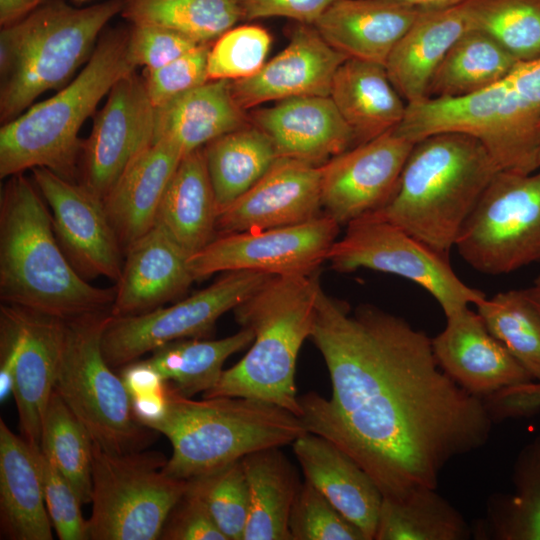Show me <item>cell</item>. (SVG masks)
<instances>
[{"mask_svg":"<svg viewBox=\"0 0 540 540\" xmlns=\"http://www.w3.org/2000/svg\"><path fill=\"white\" fill-rule=\"evenodd\" d=\"M310 338L332 394L299 397L301 419L361 466L383 497L436 489L450 460L488 441L485 400L441 369L431 338L405 319L370 304L351 311L321 287Z\"/></svg>","mask_w":540,"mask_h":540,"instance_id":"cell-1","label":"cell"},{"mask_svg":"<svg viewBox=\"0 0 540 540\" xmlns=\"http://www.w3.org/2000/svg\"><path fill=\"white\" fill-rule=\"evenodd\" d=\"M115 288L91 285L62 250L47 203L23 173L10 177L0 201V298L68 320L111 310Z\"/></svg>","mask_w":540,"mask_h":540,"instance_id":"cell-2","label":"cell"},{"mask_svg":"<svg viewBox=\"0 0 540 540\" xmlns=\"http://www.w3.org/2000/svg\"><path fill=\"white\" fill-rule=\"evenodd\" d=\"M499 170L476 137L454 131L429 135L415 142L394 195L376 213L449 256Z\"/></svg>","mask_w":540,"mask_h":540,"instance_id":"cell-3","label":"cell"},{"mask_svg":"<svg viewBox=\"0 0 540 540\" xmlns=\"http://www.w3.org/2000/svg\"><path fill=\"white\" fill-rule=\"evenodd\" d=\"M321 288L317 272L271 276L233 309L254 338L245 356L224 370L203 398L246 397L278 405L301 418L295 385L299 351L310 338Z\"/></svg>","mask_w":540,"mask_h":540,"instance_id":"cell-4","label":"cell"},{"mask_svg":"<svg viewBox=\"0 0 540 540\" xmlns=\"http://www.w3.org/2000/svg\"><path fill=\"white\" fill-rule=\"evenodd\" d=\"M129 30H113L96 44L82 70L52 97L31 105L0 129V177L46 168L74 181L82 143L78 134L114 84L135 70Z\"/></svg>","mask_w":540,"mask_h":540,"instance_id":"cell-5","label":"cell"},{"mask_svg":"<svg viewBox=\"0 0 540 540\" xmlns=\"http://www.w3.org/2000/svg\"><path fill=\"white\" fill-rule=\"evenodd\" d=\"M152 430L172 446L163 472L184 480L250 453L292 444L308 432L300 417L278 405L246 397L193 400L170 386L165 413Z\"/></svg>","mask_w":540,"mask_h":540,"instance_id":"cell-6","label":"cell"},{"mask_svg":"<svg viewBox=\"0 0 540 540\" xmlns=\"http://www.w3.org/2000/svg\"><path fill=\"white\" fill-rule=\"evenodd\" d=\"M394 131L414 143L440 132L467 133L483 143L501 170H537L540 57L519 61L505 77L472 95L407 104Z\"/></svg>","mask_w":540,"mask_h":540,"instance_id":"cell-7","label":"cell"},{"mask_svg":"<svg viewBox=\"0 0 540 540\" xmlns=\"http://www.w3.org/2000/svg\"><path fill=\"white\" fill-rule=\"evenodd\" d=\"M122 0L76 8L42 5L0 32V119L3 124L29 108L43 92L61 89L86 63Z\"/></svg>","mask_w":540,"mask_h":540,"instance_id":"cell-8","label":"cell"},{"mask_svg":"<svg viewBox=\"0 0 540 540\" xmlns=\"http://www.w3.org/2000/svg\"><path fill=\"white\" fill-rule=\"evenodd\" d=\"M110 318L108 310L65 320L54 390L99 447L139 451L154 431L135 420L126 387L104 357L102 336Z\"/></svg>","mask_w":540,"mask_h":540,"instance_id":"cell-9","label":"cell"},{"mask_svg":"<svg viewBox=\"0 0 540 540\" xmlns=\"http://www.w3.org/2000/svg\"><path fill=\"white\" fill-rule=\"evenodd\" d=\"M87 540H156L188 480L163 472L157 451L109 452L93 442Z\"/></svg>","mask_w":540,"mask_h":540,"instance_id":"cell-10","label":"cell"},{"mask_svg":"<svg viewBox=\"0 0 540 540\" xmlns=\"http://www.w3.org/2000/svg\"><path fill=\"white\" fill-rule=\"evenodd\" d=\"M455 247L476 271L512 273L540 262V168L499 170L463 225Z\"/></svg>","mask_w":540,"mask_h":540,"instance_id":"cell-11","label":"cell"},{"mask_svg":"<svg viewBox=\"0 0 540 540\" xmlns=\"http://www.w3.org/2000/svg\"><path fill=\"white\" fill-rule=\"evenodd\" d=\"M342 238L329 250L332 269L353 272L369 269L416 283L434 297L445 317L486 295L464 283L444 255L401 227L374 212L346 225Z\"/></svg>","mask_w":540,"mask_h":540,"instance_id":"cell-12","label":"cell"},{"mask_svg":"<svg viewBox=\"0 0 540 540\" xmlns=\"http://www.w3.org/2000/svg\"><path fill=\"white\" fill-rule=\"evenodd\" d=\"M271 276L255 271H230L195 294L168 307L111 318L102 336L109 365L123 367L167 343L209 335L217 320L233 310Z\"/></svg>","mask_w":540,"mask_h":540,"instance_id":"cell-13","label":"cell"},{"mask_svg":"<svg viewBox=\"0 0 540 540\" xmlns=\"http://www.w3.org/2000/svg\"><path fill=\"white\" fill-rule=\"evenodd\" d=\"M339 228L335 220L322 214L302 224L217 235L189 257L188 266L195 280L230 271L312 274L327 260Z\"/></svg>","mask_w":540,"mask_h":540,"instance_id":"cell-14","label":"cell"},{"mask_svg":"<svg viewBox=\"0 0 540 540\" xmlns=\"http://www.w3.org/2000/svg\"><path fill=\"white\" fill-rule=\"evenodd\" d=\"M154 131L155 107L143 78L132 71L111 88L82 143L80 183L104 200L130 163L153 144Z\"/></svg>","mask_w":540,"mask_h":540,"instance_id":"cell-15","label":"cell"},{"mask_svg":"<svg viewBox=\"0 0 540 540\" xmlns=\"http://www.w3.org/2000/svg\"><path fill=\"white\" fill-rule=\"evenodd\" d=\"M33 181L51 209L56 238L84 278L120 279L123 249L104 201L80 182L46 168L32 169Z\"/></svg>","mask_w":540,"mask_h":540,"instance_id":"cell-16","label":"cell"},{"mask_svg":"<svg viewBox=\"0 0 540 540\" xmlns=\"http://www.w3.org/2000/svg\"><path fill=\"white\" fill-rule=\"evenodd\" d=\"M414 142L394 129L321 166V202L340 226L383 208L394 195Z\"/></svg>","mask_w":540,"mask_h":540,"instance_id":"cell-17","label":"cell"},{"mask_svg":"<svg viewBox=\"0 0 540 540\" xmlns=\"http://www.w3.org/2000/svg\"><path fill=\"white\" fill-rule=\"evenodd\" d=\"M321 166L278 157L248 191L218 212L217 235L302 224L320 214Z\"/></svg>","mask_w":540,"mask_h":540,"instance_id":"cell-18","label":"cell"},{"mask_svg":"<svg viewBox=\"0 0 540 540\" xmlns=\"http://www.w3.org/2000/svg\"><path fill=\"white\" fill-rule=\"evenodd\" d=\"M431 341L441 369L477 397L485 399L533 380L469 306L446 316L445 328Z\"/></svg>","mask_w":540,"mask_h":540,"instance_id":"cell-19","label":"cell"},{"mask_svg":"<svg viewBox=\"0 0 540 540\" xmlns=\"http://www.w3.org/2000/svg\"><path fill=\"white\" fill-rule=\"evenodd\" d=\"M348 57L330 46L313 25L299 23L288 45L254 75L231 81L243 109L304 96H329L338 67Z\"/></svg>","mask_w":540,"mask_h":540,"instance_id":"cell-20","label":"cell"},{"mask_svg":"<svg viewBox=\"0 0 540 540\" xmlns=\"http://www.w3.org/2000/svg\"><path fill=\"white\" fill-rule=\"evenodd\" d=\"M279 157L322 166L355 142L330 96L295 97L252 112Z\"/></svg>","mask_w":540,"mask_h":540,"instance_id":"cell-21","label":"cell"},{"mask_svg":"<svg viewBox=\"0 0 540 540\" xmlns=\"http://www.w3.org/2000/svg\"><path fill=\"white\" fill-rule=\"evenodd\" d=\"M111 307L114 317L149 312L183 294L195 281L189 255L159 225L127 250Z\"/></svg>","mask_w":540,"mask_h":540,"instance_id":"cell-22","label":"cell"},{"mask_svg":"<svg viewBox=\"0 0 540 540\" xmlns=\"http://www.w3.org/2000/svg\"><path fill=\"white\" fill-rule=\"evenodd\" d=\"M424 10L390 0H336L313 26L348 58L385 66Z\"/></svg>","mask_w":540,"mask_h":540,"instance_id":"cell-23","label":"cell"},{"mask_svg":"<svg viewBox=\"0 0 540 540\" xmlns=\"http://www.w3.org/2000/svg\"><path fill=\"white\" fill-rule=\"evenodd\" d=\"M305 480L373 540L383 499L378 486L349 455L326 438L306 432L292 444Z\"/></svg>","mask_w":540,"mask_h":540,"instance_id":"cell-24","label":"cell"},{"mask_svg":"<svg viewBox=\"0 0 540 540\" xmlns=\"http://www.w3.org/2000/svg\"><path fill=\"white\" fill-rule=\"evenodd\" d=\"M23 341L14 375L19 430L31 446H40L42 425L54 391L61 359L65 320L21 307Z\"/></svg>","mask_w":540,"mask_h":540,"instance_id":"cell-25","label":"cell"},{"mask_svg":"<svg viewBox=\"0 0 540 540\" xmlns=\"http://www.w3.org/2000/svg\"><path fill=\"white\" fill-rule=\"evenodd\" d=\"M183 156L174 144L155 141L130 163L104 198L123 252L154 226L165 189Z\"/></svg>","mask_w":540,"mask_h":540,"instance_id":"cell-26","label":"cell"},{"mask_svg":"<svg viewBox=\"0 0 540 540\" xmlns=\"http://www.w3.org/2000/svg\"><path fill=\"white\" fill-rule=\"evenodd\" d=\"M470 0L426 9L405 33L385 65L389 78L407 104L426 98L430 79L447 52L470 30Z\"/></svg>","mask_w":540,"mask_h":540,"instance_id":"cell-27","label":"cell"},{"mask_svg":"<svg viewBox=\"0 0 540 540\" xmlns=\"http://www.w3.org/2000/svg\"><path fill=\"white\" fill-rule=\"evenodd\" d=\"M0 527L2 538L52 540V523L33 446L0 418Z\"/></svg>","mask_w":540,"mask_h":540,"instance_id":"cell-28","label":"cell"},{"mask_svg":"<svg viewBox=\"0 0 540 540\" xmlns=\"http://www.w3.org/2000/svg\"><path fill=\"white\" fill-rule=\"evenodd\" d=\"M244 111L231 81L209 80L155 108L154 142L168 141L185 156L245 126Z\"/></svg>","mask_w":540,"mask_h":540,"instance_id":"cell-29","label":"cell"},{"mask_svg":"<svg viewBox=\"0 0 540 540\" xmlns=\"http://www.w3.org/2000/svg\"><path fill=\"white\" fill-rule=\"evenodd\" d=\"M329 96L358 144L395 129L407 108L384 65L354 58L338 67Z\"/></svg>","mask_w":540,"mask_h":540,"instance_id":"cell-30","label":"cell"},{"mask_svg":"<svg viewBox=\"0 0 540 540\" xmlns=\"http://www.w3.org/2000/svg\"><path fill=\"white\" fill-rule=\"evenodd\" d=\"M218 207L203 148L182 157L161 199L155 224L190 256L216 236Z\"/></svg>","mask_w":540,"mask_h":540,"instance_id":"cell-31","label":"cell"},{"mask_svg":"<svg viewBox=\"0 0 540 540\" xmlns=\"http://www.w3.org/2000/svg\"><path fill=\"white\" fill-rule=\"evenodd\" d=\"M281 448L259 450L241 459L249 489L243 540H292L289 518L301 482Z\"/></svg>","mask_w":540,"mask_h":540,"instance_id":"cell-32","label":"cell"},{"mask_svg":"<svg viewBox=\"0 0 540 540\" xmlns=\"http://www.w3.org/2000/svg\"><path fill=\"white\" fill-rule=\"evenodd\" d=\"M218 212L248 191L279 157L256 125L224 134L203 147Z\"/></svg>","mask_w":540,"mask_h":540,"instance_id":"cell-33","label":"cell"},{"mask_svg":"<svg viewBox=\"0 0 540 540\" xmlns=\"http://www.w3.org/2000/svg\"><path fill=\"white\" fill-rule=\"evenodd\" d=\"M518 62L492 37L470 29L436 68L426 98L456 99L472 95L505 77Z\"/></svg>","mask_w":540,"mask_h":540,"instance_id":"cell-34","label":"cell"},{"mask_svg":"<svg viewBox=\"0 0 540 540\" xmlns=\"http://www.w3.org/2000/svg\"><path fill=\"white\" fill-rule=\"evenodd\" d=\"M254 335L241 328L217 340L182 339L152 351L146 359L178 394L192 398L210 390L220 379L228 357L250 345Z\"/></svg>","mask_w":540,"mask_h":540,"instance_id":"cell-35","label":"cell"},{"mask_svg":"<svg viewBox=\"0 0 540 540\" xmlns=\"http://www.w3.org/2000/svg\"><path fill=\"white\" fill-rule=\"evenodd\" d=\"M471 530L463 516L433 488L401 498L383 497L375 540H465Z\"/></svg>","mask_w":540,"mask_h":540,"instance_id":"cell-36","label":"cell"},{"mask_svg":"<svg viewBox=\"0 0 540 540\" xmlns=\"http://www.w3.org/2000/svg\"><path fill=\"white\" fill-rule=\"evenodd\" d=\"M122 14L132 24L177 31L209 44L241 19L236 0H122Z\"/></svg>","mask_w":540,"mask_h":540,"instance_id":"cell-37","label":"cell"},{"mask_svg":"<svg viewBox=\"0 0 540 540\" xmlns=\"http://www.w3.org/2000/svg\"><path fill=\"white\" fill-rule=\"evenodd\" d=\"M40 448L71 484L81 503H91L93 440L55 390L45 412Z\"/></svg>","mask_w":540,"mask_h":540,"instance_id":"cell-38","label":"cell"},{"mask_svg":"<svg viewBox=\"0 0 540 540\" xmlns=\"http://www.w3.org/2000/svg\"><path fill=\"white\" fill-rule=\"evenodd\" d=\"M475 307L489 331L540 382V313L523 289L486 296Z\"/></svg>","mask_w":540,"mask_h":540,"instance_id":"cell-39","label":"cell"},{"mask_svg":"<svg viewBox=\"0 0 540 540\" xmlns=\"http://www.w3.org/2000/svg\"><path fill=\"white\" fill-rule=\"evenodd\" d=\"M513 483L512 495L490 504V530L498 540H540V436L520 452Z\"/></svg>","mask_w":540,"mask_h":540,"instance_id":"cell-40","label":"cell"},{"mask_svg":"<svg viewBox=\"0 0 540 540\" xmlns=\"http://www.w3.org/2000/svg\"><path fill=\"white\" fill-rule=\"evenodd\" d=\"M469 19L517 61L540 57V0H470Z\"/></svg>","mask_w":540,"mask_h":540,"instance_id":"cell-41","label":"cell"},{"mask_svg":"<svg viewBox=\"0 0 540 540\" xmlns=\"http://www.w3.org/2000/svg\"><path fill=\"white\" fill-rule=\"evenodd\" d=\"M187 489L203 502L228 540H243L249 489L241 460L189 479Z\"/></svg>","mask_w":540,"mask_h":540,"instance_id":"cell-42","label":"cell"},{"mask_svg":"<svg viewBox=\"0 0 540 540\" xmlns=\"http://www.w3.org/2000/svg\"><path fill=\"white\" fill-rule=\"evenodd\" d=\"M271 46L269 32L258 25L232 27L210 47L209 80L236 81L256 74Z\"/></svg>","mask_w":540,"mask_h":540,"instance_id":"cell-43","label":"cell"},{"mask_svg":"<svg viewBox=\"0 0 540 540\" xmlns=\"http://www.w3.org/2000/svg\"><path fill=\"white\" fill-rule=\"evenodd\" d=\"M289 531L292 540H367L310 482L301 483L293 502Z\"/></svg>","mask_w":540,"mask_h":540,"instance_id":"cell-44","label":"cell"},{"mask_svg":"<svg viewBox=\"0 0 540 540\" xmlns=\"http://www.w3.org/2000/svg\"><path fill=\"white\" fill-rule=\"evenodd\" d=\"M39 469L45 504L57 536L61 540H87V520L81 513V501L75 490L41 450L33 446Z\"/></svg>","mask_w":540,"mask_h":540,"instance_id":"cell-45","label":"cell"},{"mask_svg":"<svg viewBox=\"0 0 540 540\" xmlns=\"http://www.w3.org/2000/svg\"><path fill=\"white\" fill-rule=\"evenodd\" d=\"M210 47L209 44H201L162 67L145 69V89L155 108L209 81Z\"/></svg>","mask_w":540,"mask_h":540,"instance_id":"cell-46","label":"cell"},{"mask_svg":"<svg viewBox=\"0 0 540 540\" xmlns=\"http://www.w3.org/2000/svg\"><path fill=\"white\" fill-rule=\"evenodd\" d=\"M201 44L168 28L132 24L129 29L128 53L133 64L146 70L157 69Z\"/></svg>","mask_w":540,"mask_h":540,"instance_id":"cell-47","label":"cell"},{"mask_svg":"<svg viewBox=\"0 0 540 540\" xmlns=\"http://www.w3.org/2000/svg\"><path fill=\"white\" fill-rule=\"evenodd\" d=\"M159 539L228 540L203 502L187 488L170 511Z\"/></svg>","mask_w":540,"mask_h":540,"instance_id":"cell-48","label":"cell"},{"mask_svg":"<svg viewBox=\"0 0 540 540\" xmlns=\"http://www.w3.org/2000/svg\"><path fill=\"white\" fill-rule=\"evenodd\" d=\"M336 0H236L241 19L285 17L314 25Z\"/></svg>","mask_w":540,"mask_h":540,"instance_id":"cell-49","label":"cell"},{"mask_svg":"<svg viewBox=\"0 0 540 540\" xmlns=\"http://www.w3.org/2000/svg\"><path fill=\"white\" fill-rule=\"evenodd\" d=\"M485 399L493 419L525 415L540 408V382L510 387Z\"/></svg>","mask_w":540,"mask_h":540,"instance_id":"cell-50","label":"cell"},{"mask_svg":"<svg viewBox=\"0 0 540 540\" xmlns=\"http://www.w3.org/2000/svg\"><path fill=\"white\" fill-rule=\"evenodd\" d=\"M45 0H0L1 27L11 25L42 6Z\"/></svg>","mask_w":540,"mask_h":540,"instance_id":"cell-51","label":"cell"},{"mask_svg":"<svg viewBox=\"0 0 540 540\" xmlns=\"http://www.w3.org/2000/svg\"><path fill=\"white\" fill-rule=\"evenodd\" d=\"M423 9H441L459 4L465 0H390Z\"/></svg>","mask_w":540,"mask_h":540,"instance_id":"cell-52","label":"cell"},{"mask_svg":"<svg viewBox=\"0 0 540 540\" xmlns=\"http://www.w3.org/2000/svg\"><path fill=\"white\" fill-rule=\"evenodd\" d=\"M523 291L540 313V274Z\"/></svg>","mask_w":540,"mask_h":540,"instance_id":"cell-53","label":"cell"},{"mask_svg":"<svg viewBox=\"0 0 540 540\" xmlns=\"http://www.w3.org/2000/svg\"><path fill=\"white\" fill-rule=\"evenodd\" d=\"M538 164H539V167H540V143H539V150H538Z\"/></svg>","mask_w":540,"mask_h":540,"instance_id":"cell-54","label":"cell"}]
</instances>
